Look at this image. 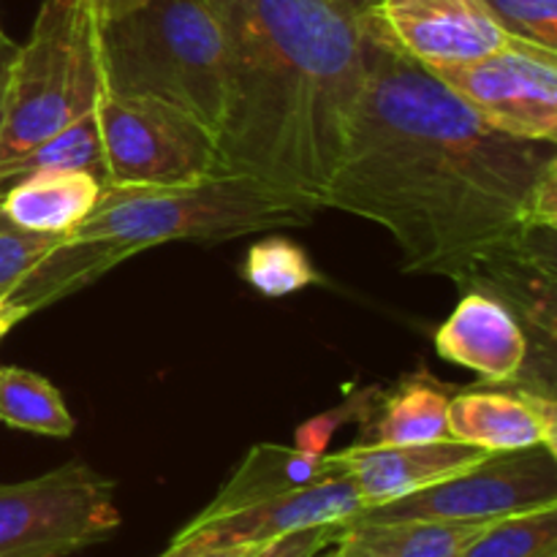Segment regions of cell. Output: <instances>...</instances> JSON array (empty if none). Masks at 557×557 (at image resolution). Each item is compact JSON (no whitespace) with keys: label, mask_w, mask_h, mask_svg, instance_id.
<instances>
[{"label":"cell","mask_w":557,"mask_h":557,"mask_svg":"<svg viewBox=\"0 0 557 557\" xmlns=\"http://www.w3.org/2000/svg\"><path fill=\"white\" fill-rule=\"evenodd\" d=\"M362 30V98L324 210L384 226L406 272L460 281L536 228L533 190L557 166L555 141L495 131L364 20Z\"/></svg>","instance_id":"6da1fadb"},{"label":"cell","mask_w":557,"mask_h":557,"mask_svg":"<svg viewBox=\"0 0 557 557\" xmlns=\"http://www.w3.org/2000/svg\"><path fill=\"white\" fill-rule=\"evenodd\" d=\"M232 38L218 158L324 210L364 87L362 16L335 0H215Z\"/></svg>","instance_id":"7a4b0ae2"},{"label":"cell","mask_w":557,"mask_h":557,"mask_svg":"<svg viewBox=\"0 0 557 557\" xmlns=\"http://www.w3.org/2000/svg\"><path fill=\"white\" fill-rule=\"evenodd\" d=\"M103 90L185 109L221 134L232 92V38L215 0H152L98 25Z\"/></svg>","instance_id":"3957f363"},{"label":"cell","mask_w":557,"mask_h":557,"mask_svg":"<svg viewBox=\"0 0 557 557\" xmlns=\"http://www.w3.org/2000/svg\"><path fill=\"white\" fill-rule=\"evenodd\" d=\"M319 212L310 201L277 194L243 174H218L177 188L103 185L90 215L65 237L101 245L123 264L163 243H221L308 226Z\"/></svg>","instance_id":"277c9868"},{"label":"cell","mask_w":557,"mask_h":557,"mask_svg":"<svg viewBox=\"0 0 557 557\" xmlns=\"http://www.w3.org/2000/svg\"><path fill=\"white\" fill-rule=\"evenodd\" d=\"M98 20L90 0H41L30 38L11 63L0 172L92 112L103 96Z\"/></svg>","instance_id":"5b68a950"},{"label":"cell","mask_w":557,"mask_h":557,"mask_svg":"<svg viewBox=\"0 0 557 557\" xmlns=\"http://www.w3.org/2000/svg\"><path fill=\"white\" fill-rule=\"evenodd\" d=\"M96 120L103 185L177 188L223 174L215 134L185 109L158 98L103 92Z\"/></svg>","instance_id":"8992f818"},{"label":"cell","mask_w":557,"mask_h":557,"mask_svg":"<svg viewBox=\"0 0 557 557\" xmlns=\"http://www.w3.org/2000/svg\"><path fill=\"white\" fill-rule=\"evenodd\" d=\"M114 490L79 460L0 484V557H71L107 542L120 528Z\"/></svg>","instance_id":"52a82bcc"},{"label":"cell","mask_w":557,"mask_h":557,"mask_svg":"<svg viewBox=\"0 0 557 557\" xmlns=\"http://www.w3.org/2000/svg\"><path fill=\"white\" fill-rule=\"evenodd\" d=\"M557 506V451L531 446L493 451L476 466L438 484L357 511L348 522H495Z\"/></svg>","instance_id":"ba28073f"},{"label":"cell","mask_w":557,"mask_h":557,"mask_svg":"<svg viewBox=\"0 0 557 557\" xmlns=\"http://www.w3.org/2000/svg\"><path fill=\"white\" fill-rule=\"evenodd\" d=\"M555 232L557 228H528L455 281L460 292H484L511 310L525 332L528 359L520 375L504 384L549 400H555Z\"/></svg>","instance_id":"9c48e42d"},{"label":"cell","mask_w":557,"mask_h":557,"mask_svg":"<svg viewBox=\"0 0 557 557\" xmlns=\"http://www.w3.org/2000/svg\"><path fill=\"white\" fill-rule=\"evenodd\" d=\"M428 71L495 131L517 139L557 141V52L509 38L471 63Z\"/></svg>","instance_id":"30bf717a"},{"label":"cell","mask_w":557,"mask_h":557,"mask_svg":"<svg viewBox=\"0 0 557 557\" xmlns=\"http://www.w3.org/2000/svg\"><path fill=\"white\" fill-rule=\"evenodd\" d=\"M362 20L424 69L471 63L511 38L484 0H379Z\"/></svg>","instance_id":"8fae6325"},{"label":"cell","mask_w":557,"mask_h":557,"mask_svg":"<svg viewBox=\"0 0 557 557\" xmlns=\"http://www.w3.org/2000/svg\"><path fill=\"white\" fill-rule=\"evenodd\" d=\"M362 509L364 504L351 479L337 476L324 484H315V487L245 506V509L215 517V520H190L174 536L166 553L158 557H183L201 553V549L237 547V544L259 547V544L286 536V533L302 531V528L343 525Z\"/></svg>","instance_id":"7c38bea8"},{"label":"cell","mask_w":557,"mask_h":557,"mask_svg":"<svg viewBox=\"0 0 557 557\" xmlns=\"http://www.w3.org/2000/svg\"><path fill=\"white\" fill-rule=\"evenodd\" d=\"M341 455L346 476L357 487L364 509L406 498L476 466L493 451L444 438L406 446H351Z\"/></svg>","instance_id":"4fadbf2b"},{"label":"cell","mask_w":557,"mask_h":557,"mask_svg":"<svg viewBox=\"0 0 557 557\" xmlns=\"http://www.w3.org/2000/svg\"><path fill=\"white\" fill-rule=\"evenodd\" d=\"M446 422L449 438L484 451H517L531 446L557 451L555 400L517 386L495 384V389L451 395Z\"/></svg>","instance_id":"5bb4252c"},{"label":"cell","mask_w":557,"mask_h":557,"mask_svg":"<svg viewBox=\"0 0 557 557\" xmlns=\"http://www.w3.org/2000/svg\"><path fill=\"white\" fill-rule=\"evenodd\" d=\"M435 348L446 362L473 370L490 384L515 381L528 359L525 332L511 310L473 288L462 292L460 305L435 335Z\"/></svg>","instance_id":"9a60e30c"},{"label":"cell","mask_w":557,"mask_h":557,"mask_svg":"<svg viewBox=\"0 0 557 557\" xmlns=\"http://www.w3.org/2000/svg\"><path fill=\"white\" fill-rule=\"evenodd\" d=\"M337 476H346V468H343L337 451L335 455H330V451L326 455H308L297 446L286 449V446L259 444L245 455V460L228 476L215 500L205 511H199L194 522L215 520V517L232 515L245 506L315 487V484H324Z\"/></svg>","instance_id":"2e32d148"},{"label":"cell","mask_w":557,"mask_h":557,"mask_svg":"<svg viewBox=\"0 0 557 557\" xmlns=\"http://www.w3.org/2000/svg\"><path fill=\"white\" fill-rule=\"evenodd\" d=\"M101 180L87 172L22 174L0 190V212L14 226L36 234H65L85 221L101 196Z\"/></svg>","instance_id":"e0dca14e"},{"label":"cell","mask_w":557,"mask_h":557,"mask_svg":"<svg viewBox=\"0 0 557 557\" xmlns=\"http://www.w3.org/2000/svg\"><path fill=\"white\" fill-rule=\"evenodd\" d=\"M451 392L430 373H417L392 392H381L373 413L359 424L354 446H406L449 438Z\"/></svg>","instance_id":"ac0fdd59"},{"label":"cell","mask_w":557,"mask_h":557,"mask_svg":"<svg viewBox=\"0 0 557 557\" xmlns=\"http://www.w3.org/2000/svg\"><path fill=\"white\" fill-rule=\"evenodd\" d=\"M490 522H343L335 547L343 557H457Z\"/></svg>","instance_id":"d6986e66"},{"label":"cell","mask_w":557,"mask_h":557,"mask_svg":"<svg viewBox=\"0 0 557 557\" xmlns=\"http://www.w3.org/2000/svg\"><path fill=\"white\" fill-rule=\"evenodd\" d=\"M0 422L49 438H69L76 430L63 395L44 375L22 368H0Z\"/></svg>","instance_id":"ffe728a7"},{"label":"cell","mask_w":557,"mask_h":557,"mask_svg":"<svg viewBox=\"0 0 557 557\" xmlns=\"http://www.w3.org/2000/svg\"><path fill=\"white\" fill-rule=\"evenodd\" d=\"M44 169H54V172H87L101 180L103 185V147L101 134H98L96 109L87 112L85 117L74 120L71 125H65L63 131L52 134L49 139H44L41 145L33 147L20 161L5 166L0 172V190L11 180L30 172H44Z\"/></svg>","instance_id":"44dd1931"},{"label":"cell","mask_w":557,"mask_h":557,"mask_svg":"<svg viewBox=\"0 0 557 557\" xmlns=\"http://www.w3.org/2000/svg\"><path fill=\"white\" fill-rule=\"evenodd\" d=\"M457 557H557V506L490 522Z\"/></svg>","instance_id":"7402d4cb"},{"label":"cell","mask_w":557,"mask_h":557,"mask_svg":"<svg viewBox=\"0 0 557 557\" xmlns=\"http://www.w3.org/2000/svg\"><path fill=\"white\" fill-rule=\"evenodd\" d=\"M243 277L264 297H288L319 281L308 253L286 237H267L248 250Z\"/></svg>","instance_id":"603a6c76"},{"label":"cell","mask_w":557,"mask_h":557,"mask_svg":"<svg viewBox=\"0 0 557 557\" xmlns=\"http://www.w3.org/2000/svg\"><path fill=\"white\" fill-rule=\"evenodd\" d=\"M506 36L557 52V0H484Z\"/></svg>","instance_id":"cb8c5ba5"},{"label":"cell","mask_w":557,"mask_h":557,"mask_svg":"<svg viewBox=\"0 0 557 557\" xmlns=\"http://www.w3.org/2000/svg\"><path fill=\"white\" fill-rule=\"evenodd\" d=\"M381 392H384L381 386H368V389H359L354 395H348L332 411L308 419V422L294 430V446L308 451V455H326V446L335 438L337 430L346 428V424H362L373 413Z\"/></svg>","instance_id":"d4e9b609"},{"label":"cell","mask_w":557,"mask_h":557,"mask_svg":"<svg viewBox=\"0 0 557 557\" xmlns=\"http://www.w3.org/2000/svg\"><path fill=\"white\" fill-rule=\"evenodd\" d=\"M60 239V234L25 232L0 212V294H9Z\"/></svg>","instance_id":"484cf974"},{"label":"cell","mask_w":557,"mask_h":557,"mask_svg":"<svg viewBox=\"0 0 557 557\" xmlns=\"http://www.w3.org/2000/svg\"><path fill=\"white\" fill-rule=\"evenodd\" d=\"M341 525H313L259 544L248 557H315L337 542Z\"/></svg>","instance_id":"4316f807"},{"label":"cell","mask_w":557,"mask_h":557,"mask_svg":"<svg viewBox=\"0 0 557 557\" xmlns=\"http://www.w3.org/2000/svg\"><path fill=\"white\" fill-rule=\"evenodd\" d=\"M147 3H152V0H90L92 11H96L98 25L120 20V16L131 14V11L141 9V5H147Z\"/></svg>","instance_id":"83f0119b"},{"label":"cell","mask_w":557,"mask_h":557,"mask_svg":"<svg viewBox=\"0 0 557 557\" xmlns=\"http://www.w3.org/2000/svg\"><path fill=\"white\" fill-rule=\"evenodd\" d=\"M16 44L11 38L0 36V134H3L5 123V98H9V79H11V63H14Z\"/></svg>","instance_id":"f1b7e54d"},{"label":"cell","mask_w":557,"mask_h":557,"mask_svg":"<svg viewBox=\"0 0 557 557\" xmlns=\"http://www.w3.org/2000/svg\"><path fill=\"white\" fill-rule=\"evenodd\" d=\"M27 315L30 313H27L22 305L11 302L9 294H0V341H3V337L9 335V332L14 330L22 319H27Z\"/></svg>","instance_id":"f546056e"},{"label":"cell","mask_w":557,"mask_h":557,"mask_svg":"<svg viewBox=\"0 0 557 557\" xmlns=\"http://www.w3.org/2000/svg\"><path fill=\"white\" fill-rule=\"evenodd\" d=\"M256 547L250 544H237V547H218V549H201V553H190L183 557H248Z\"/></svg>","instance_id":"4dcf8cb0"},{"label":"cell","mask_w":557,"mask_h":557,"mask_svg":"<svg viewBox=\"0 0 557 557\" xmlns=\"http://www.w3.org/2000/svg\"><path fill=\"white\" fill-rule=\"evenodd\" d=\"M335 3L341 5V9H346L348 14L364 16L375 3H379V0H335Z\"/></svg>","instance_id":"1f68e13d"},{"label":"cell","mask_w":557,"mask_h":557,"mask_svg":"<svg viewBox=\"0 0 557 557\" xmlns=\"http://www.w3.org/2000/svg\"><path fill=\"white\" fill-rule=\"evenodd\" d=\"M315 557H343V555H341V549H337L335 544H332V547H326L324 553H319Z\"/></svg>","instance_id":"d6a6232c"},{"label":"cell","mask_w":557,"mask_h":557,"mask_svg":"<svg viewBox=\"0 0 557 557\" xmlns=\"http://www.w3.org/2000/svg\"><path fill=\"white\" fill-rule=\"evenodd\" d=\"M0 36H3V33H0Z\"/></svg>","instance_id":"836d02e7"}]
</instances>
